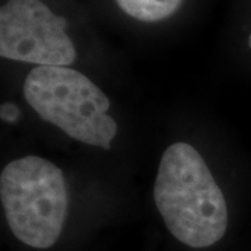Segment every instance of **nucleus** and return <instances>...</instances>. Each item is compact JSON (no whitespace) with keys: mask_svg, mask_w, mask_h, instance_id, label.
Returning <instances> with one entry per match:
<instances>
[{"mask_svg":"<svg viewBox=\"0 0 251 251\" xmlns=\"http://www.w3.org/2000/svg\"><path fill=\"white\" fill-rule=\"evenodd\" d=\"M153 200L169 232L188 247L205 249L224 237L229 221L224 193L190 144H172L163 152Z\"/></svg>","mask_w":251,"mask_h":251,"instance_id":"obj_1","label":"nucleus"},{"mask_svg":"<svg viewBox=\"0 0 251 251\" xmlns=\"http://www.w3.org/2000/svg\"><path fill=\"white\" fill-rule=\"evenodd\" d=\"M24 97L38 116L74 140L109 150L117 123L108 115V97L70 67L39 66L28 73Z\"/></svg>","mask_w":251,"mask_h":251,"instance_id":"obj_2","label":"nucleus"},{"mask_svg":"<svg viewBox=\"0 0 251 251\" xmlns=\"http://www.w3.org/2000/svg\"><path fill=\"white\" fill-rule=\"evenodd\" d=\"M6 219L20 242L49 249L57 242L69 208L62 171L39 156L11 161L0 176Z\"/></svg>","mask_w":251,"mask_h":251,"instance_id":"obj_3","label":"nucleus"},{"mask_svg":"<svg viewBox=\"0 0 251 251\" xmlns=\"http://www.w3.org/2000/svg\"><path fill=\"white\" fill-rule=\"evenodd\" d=\"M66 27V20L41 0H9L0 9V56L38 67H69L77 52Z\"/></svg>","mask_w":251,"mask_h":251,"instance_id":"obj_4","label":"nucleus"},{"mask_svg":"<svg viewBox=\"0 0 251 251\" xmlns=\"http://www.w3.org/2000/svg\"><path fill=\"white\" fill-rule=\"evenodd\" d=\"M183 0H116L127 16L144 23H155L171 17Z\"/></svg>","mask_w":251,"mask_h":251,"instance_id":"obj_5","label":"nucleus"},{"mask_svg":"<svg viewBox=\"0 0 251 251\" xmlns=\"http://www.w3.org/2000/svg\"><path fill=\"white\" fill-rule=\"evenodd\" d=\"M0 117H1V120H4L7 123H16L20 117V109L14 103L6 102L0 108Z\"/></svg>","mask_w":251,"mask_h":251,"instance_id":"obj_6","label":"nucleus"},{"mask_svg":"<svg viewBox=\"0 0 251 251\" xmlns=\"http://www.w3.org/2000/svg\"><path fill=\"white\" fill-rule=\"evenodd\" d=\"M249 44H250V48H251V35H250V38H249Z\"/></svg>","mask_w":251,"mask_h":251,"instance_id":"obj_7","label":"nucleus"}]
</instances>
